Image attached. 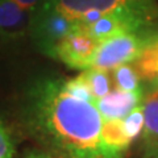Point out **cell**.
Instances as JSON below:
<instances>
[{"instance_id":"1","label":"cell","mask_w":158,"mask_h":158,"mask_svg":"<svg viewBox=\"0 0 158 158\" xmlns=\"http://www.w3.org/2000/svg\"><path fill=\"white\" fill-rule=\"evenodd\" d=\"M23 121L28 133L53 158H123L103 140L100 112L70 95L63 79H41L25 95Z\"/></svg>"},{"instance_id":"2","label":"cell","mask_w":158,"mask_h":158,"mask_svg":"<svg viewBox=\"0 0 158 158\" xmlns=\"http://www.w3.org/2000/svg\"><path fill=\"white\" fill-rule=\"evenodd\" d=\"M78 25L77 20L69 19L48 4L41 3L31 13L28 34L42 54L56 58L58 45Z\"/></svg>"},{"instance_id":"3","label":"cell","mask_w":158,"mask_h":158,"mask_svg":"<svg viewBox=\"0 0 158 158\" xmlns=\"http://www.w3.org/2000/svg\"><path fill=\"white\" fill-rule=\"evenodd\" d=\"M149 37L141 33H124L104 40L99 44L90 69L111 71L120 65L135 62Z\"/></svg>"},{"instance_id":"4","label":"cell","mask_w":158,"mask_h":158,"mask_svg":"<svg viewBox=\"0 0 158 158\" xmlns=\"http://www.w3.org/2000/svg\"><path fill=\"white\" fill-rule=\"evenodd\" d=\"M42 3L77 21L91 12L106 15L120 8H136L157 13L153 0H44Z\"/></svg>"},{"instance_id":"5","label":"cell","mask_w":158,"mask_h":158,"mask_svg":"<svg viewBox=\"0 0 158 158\" xmlns=\"http://www.w3.org/2000/svg\"><path fill=\"white\" fill-rule=\"evenodd\" d=\"M99 42L81 24L62 40L57 48L56 59L75 70H86L92 65Z\"/></svg>"},{"instance_id":"6","label":"cell","mask_w":158,"mask_h":158,"mask_svg":"<svg viewBox=\"0 0 158 158\" xmlns=\"http://www.w3.org/2000/svg\"><path fill=\"white\" fill-rule=\"evenodd\" d=\"M31 12L13 0H0V48L19 42L29 29Z\"/></svg>"},{"instance_id":"7","label":"cell","mask_w":158,"mask_h":158,"mask_svg":"<svg viewBox=\"0 0 158 158\" xmlns=\"http://www.w3.org/2000/svg\"><path fill=\"white\" fill-rule=\"evenodd\" d=\"M144 99V92H129L120 88H112V90L95 100V106L100 112L104 120H115V118H124L127 115L138 107Z\"/></svg>"},{"instance_id":"8","label":"cell","mask_w":158,"mask_h":158,"mask_svg":"<svg viewBox=\"0 0 158 158\" xmlns=\"http://www.w3.org/2000/svg\"><path fill=\"white\" fill-rule=\"evenodd\" d=\"M144 107V129L142 140L145 152L158 149V85H150L149 91L142 99Z\"/></svg>"},{"instance_id":"9","label":"cell","mask_w":158,"mask_h":158,"mask_svg":"<svg viewBox=\"0 0 158 158\" xmlns=\"http://www.w3.org/2000/svg\"><path fill=\"white\" fill-rule=\"evenodd\" d=\"M133 65L141 79L150 82V85H158V36L148 38L146 45Z\"/></svg>"},{"instance_id":"10","label":"cell","mask_w":158,"mask_h":158,"mask_svg":"<svg viewBox=\"0 0 158 158\" xmlns=\"http://www.w3.org/2000/svg\"><path fill=\"white\" fill-rule=\"evenodd\" d=\"M103 140L106 145L113 152L120 153L124 156L132 142L127 137L124 128H123V118H115V120H104L103 123Z\"/></svg>"},{"instance_id":"11","label":"cell","mask_w":158,"mask_h":158,"mask_svg":"<svg viewBox=\"0 0 158 158\" xmlns=\"http://www.w3.org/2000/svg\"><path fill=\"white\" fill-rule=\"evenodd\" d=\"M110 73H111L112 82L115 87L124 91H129V92L142 91L140 85L141 77L136 70L135 65H129V63L120 65L115 67L113 70H111Z\"/></svg>"},{"instance_id":"12","label":"cell","mask_w":158,"mask_h":158,"mask_svg":"<svg viewBox=\"0 0 158 158\" xmlns=\"http://www.w3.org/2000/svg\"><path fill=\"white\" fill-rule=\"evenodd\" d=\"M81 75L90 87L94 99H99L107 95L112 90V77L110 71L98 70V69H86L81 73Z\"/></svg>"},{"instance_id":"13","label":"cell","mask_w":158,"mask_h":158,"mask_svg":"<svg viewBox=\"0 0 158 158\" xmlns=\"http://www.w3.org/2000/svg\"><path fill=\"white\" fill-rule=\"evenodd\" d=\"M123 128H124L125 135L131 142L140 136V133L144 129V107H142V103L138 107H136L129 115H127L123 118Z\"/></svg>"},{"instance_id":"14","label":"cell","mask_w":158,"mask_h":158,"mask_svg":"<svg viewBox=\"0 0 158 158\" xmlns=\"http://www.w3.org/2000/svg\"><path fill=\"white\" fill-rule=\"evenodd\" d=\"M63 87L74 98H78L81 100H86V102H91L95 104V99H94L92 94L90 91V87H88V85L81 74L73 79L63 81Z\"/></svg>"},{"instance_id":"15","label":"cell","mask_w":158,"mask_h":158,"mask_svg":"<svg viewBox=\"0 0 158 158\" xmlns=\"http://www.w3.org/2000/svg\"><path fill=\"white\" fill-rule=\"evenodd\" d=\"M16 152L15 140L11 132L0 118V158H13Z\"/></svg>"},{"instance_id":"16","label":"cell","mask_w":158,"mask_h":158,"mask_svg":"<svg viewBox=\"0 0 158 158\" xmlns=\"http://www.w3.org/2000/svg\"><path fill=\"white\" fill-rule=\"evenodd\" d=\"M13 2L16 4H19L23 9H25V11L32 13L34 9H36L40 4L44 2V0H13Z\"/></svg>"},{"instance_id":"17","label":"cell","mask_w":158,"mask_h":158,"mask_svg":"<svg viewBox=\"0 0 158 158\" xmlns=\"http://www.w3.org/2000/svg\"><path fill=\"white\" fill-rule=\"evenodd\" d=\"M25 158H53L52 156H49L48 153H40V152H33L29 153Z\"/></svg>"},{"instance_id":"18","label":"cell","mask_w":158,"mask_h":158,"mask_svg":"<svg viewBox=\"0 0 158 158\" xmlns=\"http://www.w3.org/2000/svg\"><path fill=\"white\" fill-rule=\"evenodd\" d=\"M145 158H158V149L145 152Z\"/></svg>"}]
</instances>
